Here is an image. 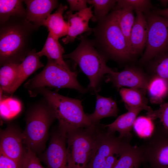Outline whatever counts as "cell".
I'll return each instance as SVG.
<instances>
[{"instance_id": "cell-19", "label": "cell", "mask_w": 168, "mask_h": 168, "mask_svg": "<svg viewBox=\"0 0 168 168\" xmlns=\"http://www.w3.org/2000/svg\"><path fill=\"white\" fill-rule=\"evenodd\" d=\"M37 52L33 49L29 53L19 64L18 79L12 90L11 94H13L30 75L44 66Z\"/></svg>"}, {"instance_id": "cell-33", "label": "cell", "mask_w": 168, "mask_h": 168, "mask_svg": "<svg viewBox=\"0 0 168 168\" xmlns=\"http://www.w3.org/2000/svg\"><path fill=\"white\" fill-rule=\"evenodd\" d=\"M147 114L152 120L159 119L164 127L168 130V102L161 104L158 109L147 112Z\"/></svg>"}, {"instance_id": "cell-20", "label": "cell", "mask_w": 168, "mask_h": 168, "mask_svg": "<svg viewBox=\"0 0 168 168\" xmlns=\"http://www.w3.org/2000/svg\"><path fill=\"white\" fill-rule=\"evenodd\" d=\"M68 8L66 5L60 4L56 11L50 14L44 21L43 25L46 26L54 37L58 40L66 36L68 31L67 21L64 20L63 14Z\"/></svg>"}, {"instance_id": "cell-4", "label": "cell", "mask_w": 168, "mask_h": 168, "mask_svg": "<svg viewBox=\"0 0 168 168\" xmlns=\"http://www.w3.org/2000/svg\"><path fill=\"white\" fill-rule=\"evenodd\" d=\"M44 99L29 110L26 128L22 132L23 144L36 154L45 149L49 128L56 119L49 103Z\"/></svg>"}, {"instance_id": "cell-38", "label": "cell", "mask_w": 168, "mask_h": 168, "mask_svg": "<svg viewBox=\"0 0 168 168\" xmlns=\"http://www.w3.org/2000/svg\"><path fill=\"white\" fill-rule=\"evenodd\" d=\"M151 168V167H150V166H149V167H147V168Z\"/></svg>"}, {"instance_id": "cell-6", "label": "cell", "mask_w": 168, "mask_h": 168, "mask_svg": "<svg viewBox=\"0 0 168 168\" xmlns=\"http://www.w3.org/2000/svg\"><path fill=\"white\" fill-rule=\"evenodd\" d=\"M101 124L73 129L67 133L68 168H86L93 153Z\"/></svg>"}, {"instance_id": "cell-12", "label": "cell", "mask_w": 168, "mask_h": 168, "mask_svg": "<svg viewBox=\"0 0 168 168\" xmlns=\"http://www.w3.org/2000/svg\"><path fill=\"white\" fill-rule=\"evenodd\" d=\"M150 77L141 69L128 67L122 71L109 74L107 81H110L118 89L122 87L136 88L147 91Z\"/></svg>"}, {"instance_id": "cell-37", "label": "cell", "mask_w": 168, "mask_h": 168, "mask_svg": "<svg viewBox=\"0 0 168 168\" xmlns=\"http://www.w3.org/2000/svg\"><path fill=\"white\" fill-rule=\"evenodd\" d=\"M154 13L164 17L168 18V8L155 11Z\"/></svg>"}, {"instance_id": "cell-32", "label": "cell", "mask_w": 168, "mask_h": 168, "mask_svg": "<svg viewBox=\"0 0 168 168\" xmlns=\"http://www.w3.org/2000/svg\"><path fill=\"white\" fill-rule=\"evenodd\" d=\"M116 3L117 7H130L137 14L147 12L151 5L150 1L148 0H119Z\"/></svg>"}, {"instance_id": "cell-1", "label": "cell", "mask_w": 168, "mask_h": 168, "mask_svg": "<svg viewBox=\"0 0 168 168\" xmlns=\"http://www.w3.org/2000/svg\"><path fill=\"white\" fill-rule=\"evenodd\" d=\"M37 28L26 16L11 17L1 25L0 64H20L29 53L31 34Z\"/></svg>"}, {"instance_id": "cell-2", "label": "cell", "mask_w": 168, "mask_h": 168, "mask_svg": "<svg viewBox=\"0 0 168 168\" xmlns=\"http://www.w3.org/2000/svg\"><path fill=\"white\" fill-rule=\"evenodd\" d=\"M93 30L95 46L105 57L125 61L133 57L114 10L98 21Z\"/></svg>"}, {"instance_id": "cell-14", "label": "cell", "mask_w": 168, "mask_h": 168, "mask_svg": "<svg viewBox=\"0 0 168 168\" xmlns=\"http://www.w3.org/2000/svg\"><path fill=\"white\" fill-rule=\"evenodd\" d=\"M92 7V6L74 14L69 11L66 12L65 17L67 19L69 28L67 35L62 39L63 43L73 42L78 35L93 30L89 25V20L93 17Z\"/></svg>"}, {"instance_id": "cell-22", "label": "cell", "mask_w": 168, "mask_h": 168, "mask_svg": "<svg viewBox=\"0 0 168 168\" xmlns=\"http://www.w3.org/2000/svg\"><path fill=\"white\" fill-rule=\"evenodd\" d=\"M64 52V49L59 43L58 40L49 33L43 48L37 54L40 57L45 56L48 60L53 61L61 66L69 70V68L63 60Z\"/></svg>"}, {"instance_id": "cell-21", "label": "cell", "mask_w": 168, "mask_h": 168, "mask_svg": "<svg viewBox=\"0 0 168 168\" xmlns=\"http://www.w3.org/2000/svg\"><path fill=\"white\" fill-rule=\"evenodd\" d=\"M143 162L140 146H132L129 142L124 145L119 158L113 168H139Z\"/></svg>"}, {"instance_id": "cell-11", "label": "cell", "mask_w": 168, "mask_h": 168, "mask_svg": "<svg viewBox=\"0 0 168 168\" xmlns=\"http://www.w3.org/2000/svg\"><path fill=\"white\" fill-rule=\"evenodd\" d=\"M66 143L67 134L58 128L52 134L49 145L42 156L48 168H68Z\"/></svg>"}, {"instance_id": "cell-18", "label": "cell", "mask_w": 168, "mask_h": 168, "mask_svg": "<svg viewBox=\"0 0 168 168\" xmlns=\"http://www.w3.org/2000/svg\"><path fill=\"white\" fill-rule=\"evenodd\" d=\"M96 104L94 112L91 114H86L92 124H100V120L109 117H116L119 111L116 102L111 97H106L96 95Z\"/></svg>"}, {"instance_id": "cell-8", "label": "cell", "mask_w": 168, "mask_h": 168, "mask_svg": "<svg viewBox=\"0 0 168 168\" xmlns=\"http://www.w3.org/2000/svg\"><path fill=\"white\" fill-rule=\"evenodd\" d=\"M102 124L92 156L86 168H113L123 148L131 139L116 137Z\"/></svg>"}, {"instance_id": "cell-34", "label": "cell", "mask_w": 168, "mask_h": 168, "mask_svg": "<svg viewBox=\"0 0 168 168\" xmlns=\"http://www.w3.org/2000/svg\"><path fill=\"white\" fill-rule=\"evenodd\" d=\"M21 165L22 168H45L41 165L36 154L27 147L25 148Z\"/></svg>"}, {"instance_id": "cell-31", "label": "cell", "mask_w": 168, "mask_h": 168, "mask_svg": "<svg viewBox=\"0 0 168 168\" xmlns=\"http://www.w3.org/2000/svg\"><path fill=\"white\" fill-rule=\"evenodd\" d=\"M154 125L152 120L147 116H141L136 119L133 128L139 137L146 138L152 134Z\"/></svg>"}, {"instance_id": "cell-35", "label": "cell", "mask_w": 168, "mask_h": 168, "mask_svg": "<svg viewBox=\"0 0 168 168\" xmlns=\"http://www.w3.org/2000/svg\"><path fill=\"white\" fill-rule=\"evenodd\" d=\"M0 168H22L21 161L14 160L0 153Z\"/></svg>"}, {"instance_id": "cell-26", "label": "cell", "mask_w": 168, "mask_h": 168, "mask_svg": "<svg viewBox=\"0 0 168 168\" xmlns=\"http://www.w3.org/2000/svg\"><path fill=\"white\" fill-rule=\"evenodd\" d=\"M114 11L119 27L130 50V35L135 20L133 10L128 7L119 8L116 7Z\"/></svg>"}, {"instance_id": "cell-9", "label": "cell", "mask_w": 168, "mask_h": 168, "mask_svg": "<svg viewBox=\"0 0 168 168\" xmlns=\"http://www.w3.org/2000/svg\"><path fill=\"white\" fill-rule=\"evenodd\" d=\"M144 162L151 168H168V130L161 123L140 146Z\"/></svg>"}, {"instance_id": "cell-30", "label": "cell", "mask_w": 168, "mask_h": 168, "mask_svg": "<svg viewBox=\"0 0 168 168\" xmlns=\"http://www.w3.org/2000/svg\"><path fill=\"white\" fill-rule=\"evenodd\" d=\"M21 109V104L12 97L0 99V114L3 118L9 119L17 114Z\"/></svg>"}, {"instance_id": "cell-27", "label": "cell", "mask_w": 168, "mask_h": 168, "mask_svg": "<svg viewBox=\"0 0 168 168\" xmlns=\"http://www.w3.org/2000/svg\"><path fill=\"white\" fill-rule=\"evenodd\" d=\"M24 1L0 0V19L1 25L12 16H26V11L23 5Z\"/></svg>"}, {"instance_id": "cell-15", "label": "cell", "mask_w": 168, "mask_h": 168, "mask_svg": "<svg viewBox=\"0 0 168 168\" xmlns=\"http://www.w3.org/2000/svg\"><path fill=\"white\" fill-rule=\"evenodd\" d=\"M26 6V18L37 28L43 25L52 11L58 6L55 0H24Z\"/></svg>"}, {"instance_id": "cell-36", "label": "cell", "mask_w": 168, "mask_h": 168, "mask_svg": "<svg viewBox=\"0 0 168 168\" xmlns=\"http://www.w3.org/2000/svg\"><path fill=\"white\" fill-rule=\"evenodd\" d=\"M69 7V12H72L73 11L80 12L88 7L87 3L86 0H68Z\"/></svg>"}, {"instance_id": "cell-23", "label": "cell", "mask_w": 168, "mask_h": 168, "mask_svg": "<svg viewBox=\"0 0 168 168\" xmlns=\"http://www.w3.org/2000/svg\"><path fill=\"white\" fill-rule=\"evenodd\" d=\"M119 94L125 106L140 108L150 112L153 110L148 105L145 95L147 91L136 88H122Z\"/></svg>"}, {"instance_id": "cell-25", "label": "cell", "mask_w": 168, "mask_h": 168, "mask_svg": "<svg viewBox=\"0 0 168 168\" xmlns=\"http://www.w3.org/2000/svg\"><path fill=\"white\" fill-rule=\"evenodd\" d=\"M19 64L10 63L2 66L0 69V85L3 92L11 94L18 79Z\"/></svg>"}, {"instance_id": "cell-28", "label": "cell", "mask_w": 168, "mask_h": 168, "mask_svg": "<svg viewBox=\"0 0 168 168\" xmlns=\"http://www.w3.org/2000/svg\"><path fill=\"white\" fill-rule=\"evenodd\" d=\"M152 60L150 69L152 75L160 77L168 82V49Z\"/></svg>"}, {"instance_id": "cell-24", "label": "cell", "mask_w": 168, "mask_h": 168, "mask_svg": "<svg viewBox=\"0 0 168 168\" xmlns=\"http://www.w3.org/2000/svg\"><path fill=\"white\" fill-rule=\"evenodd\" d=\"M147 91L151 103L161 105L168 96V82L160 77L152 75L149 78Z\"/></svg>"}, {"instance_id": "cell-17", "label": "cell", "mask_w": 168, "mask_h": 168, "mask_svg": "<svg viewBox=\"0 0 168 168\" xmlns=\"http://www.w3.org/2000/svg\"><path fill=\"white\" fill-rule=\"evenodd\" d=\"M128 112L118 117L111 124L105 125L110 130L119 133L120 138L131 139V131L137 116L142 109L136 107L125 106Z\"/></svg>"}, {"instance_id": "cell-3", "label": "cell", "mask_w": 168, "mask_h": 168, "mask_svg": "<svg viewBox=\"0 0 168 168\" xmlns=\"http://www.w3.org/2000/svg\"><path fill=\"white\" fill-rule=\"evenodd\" d=\"M38 94L47 101L58 120V128L66 134L73 129L92 124L79 100L62 96L46 88L36 90L31 96H36Z\"/></svg>"}, {"instance_id": "cell-29", "label": "cell", "mask_w": 168, "mask_h": 168, "mask_svg": "<svg viewBox=\"0 0 168 168\" xmlns=\"http://www.w3.org/2000/svg\"><path fill=\"white\" fill-rule=\"evenodd\" d=\"M86 1L94 7V14L91 20L97 22L108 14L109 11L117 2V0H87Z\"/></svg>"}, {"instance_id": "cell-5", "label": "cell", "mask_w": 168, "mask_h": 168, "mask_svg": "<svg viewBox=\"0 0 168 168\" xmlns=\"http://www.w3.org/2000/svg\"><path fill=\"white\" fill-rule=\"evenodd\" d=\"M80 42L71 53L63 55V58H71L79 66L88 77L89 87L95 91L101 79L106 74L114 71L106 64V57L95 48L93 40L85 36L80 38Z\"/></svg>"}, {"instance_id": "cell-7", "label": "cell", "mask_w": 168, "mask_h": 168, "mask_svg": "<svg viewBox=\"0 0 168 168\" xmlns=\"http://www.w3.org/2000/svg\"><path fill=\"white\" fill-rule=\"evenodd\" d=\"M77 72L68 70L51 60L48 62L42 71L29 80L24 85L31 95L36 90L46 87L68 88L82 93L87 91L78 83Z\"/></svg>"}, {"instance_id": "cell-10", "label": "cell", "mask_w": 168, "mask_h": 168, "mask_svg": "<svg viewBox=\"0 0 168 168\" xmlns=\"http://www.w3.org/2000/svg\"><path fill=\"white\" fill-rule=\"evenodd\" d=\"M147 21L146 48L140 60L143 63L151 61L168 49V18L154 13L149 15Z\"/></svg>"}, {"instance_id": "cell-16", "label": "cell", "mask_w": 168, "mask_h": 168, "mask_svg": "<svg viewBox=\"0 0 168 168\" xmlns=\"http://www.w3.org/2000/svg\"><path fill=\"white\" fill-rule=\"evenodd\" d=\"M147 30L145 16L142 13H137L130 37V49L133 57L139 54L146 46Z\"/></svg>"}, {"instance_id": "cell-13", "label": "cell", "mask_w": 168, "mask_h": 168, "mask_svg": "<svg viewBox=\"0 0 168 168\" xmlns=\"http://www.w3.org/2000/svg\"><path fill=\"white\" fill-rule=\"evenodd\" d=\"M22 132L16 127H7L0 132V153L21 162L25 152Z\"/></svg>"}]
</instances>
